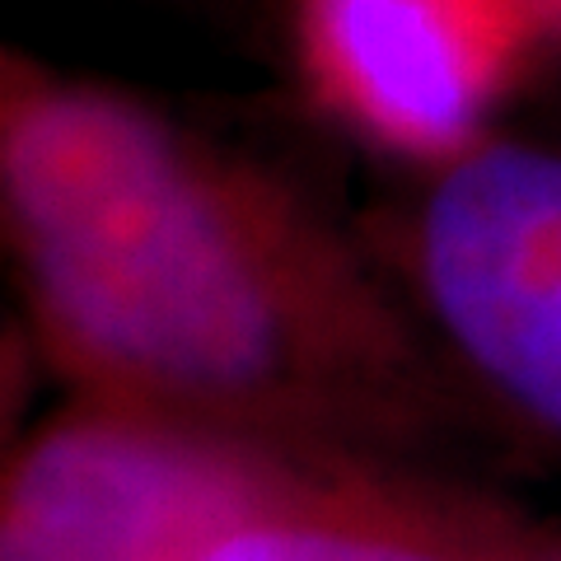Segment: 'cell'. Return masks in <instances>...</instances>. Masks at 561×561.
<instances>
[{"instance_id":"cell-3","label":"cell","mask_w":561,"mask_h":561,"mask_svg":"<svg viewBox=\"0 0 561 561\" xmlns=\"http://www.w3.org/2000/svg\"><path fill=\"white\" fill-rule=\"evenodd\" d=\"M416 280L482 379L561 431V154L472 146L416 220Z\"/></svg>"},{"instance_id":"cell-1","label":"cell","mask_w":561,"mask_h":561,"mask_svg":"<svg viewBox=\"0 0 561 561\" xmlns=\"http://www.w3.org/2000/svg\"><path fill=\"white\" fill-rule=\"evenodd\" d=\"M0 202L24 305L94 402L253 440L383 431L426 398L337 234L131 99L10 61Z\"/></svg>"},{"instance_id":"cell-6","label":"cell","mask_w":561,"mask_h":561,"mask_svg":"<svg viewBox=\"0 0 561 561\" xmlns=\"http://www.w3.org/2000/svg\"><path fill=\"white\" fill-rule=\"evenodd\" d=\"M542 28H561V0H534Z\"/></svg>"},{"instance_id":"cell-7","label":"cell","mask_w":561,"mask_h":561,"mask_svg":"<svg viewBox=\"0 0 561 561\" xmlns=\"http://www.w3.org/2000/svg\"><path fill=\"white\" fill-rule=\"evenodd\" d=\"M548 561H561V552H557V557H548Z\"/></svg>"},{"instance_id":"cell-5","label":"cell","mask_w":561,"mask_h":561,"mask_svg":"<svg viewBox=\"0 0 561 561\" xmlns=\"http://www.w3.org/2000/svg\"><path fill=\"white\" fill-rule=\"evenodd\" d=\"M206 561H486V552L375 491L309 482Z\"/></svg>"},{"instance_id":"cell-4","label":"cell","mask_w":561,"mask_h":561,"mask_svg":"<svg viewBox=\"0 0 561 561\" xmlns=\"http://www.w3.org/2000/svg\"><path fill=\"white\" fill-rule=\"evenodd\" d=\"M542 33L534 0H295L313 90L375 146L454 164Z\"/></svg>"},{"instance_id":"cell-2","label":"cell","mask_w":561,"mask_h":561,"mask_svg":"<svg viewBox=\"0 0 561 561\" xmlns=\"http://www.w3.org/2000/svg\"><path fill=\"white\" fill-rule=\"evenodd\" d=\"M300 486L253 440L94 402L14 463L0 561H206Z\"/></svg>"}]
</instances>
